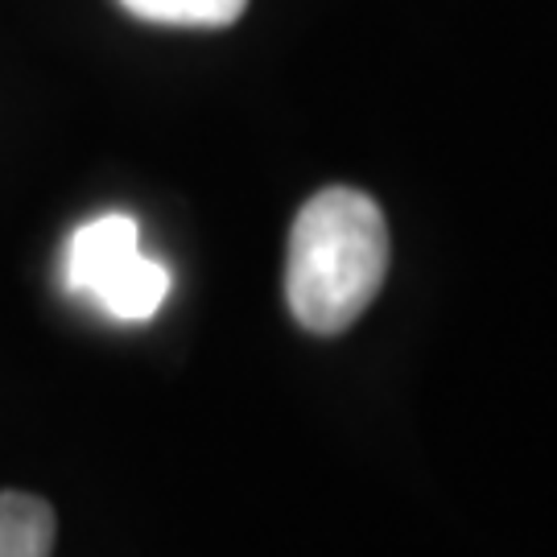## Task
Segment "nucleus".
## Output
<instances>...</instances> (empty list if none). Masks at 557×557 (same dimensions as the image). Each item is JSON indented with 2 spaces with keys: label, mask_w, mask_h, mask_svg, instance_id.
Masks as SVG:
<instances>
[{
  "label": "nucleus",
  "mask_w": 557,
  "mask_h": 557,
  "mask_svg": "<svg viewBox=\"0 0 557 557\" xmlns=\"http://www.w3.org/2000/svg\"><path fill=\"white\" fill-rule=\"evenodd\" d=\"M170 298V269L161 260L133 252L120 264L112 277L96 289V306H103L120 322H145L161 310V301Z\"/></svg>",
  "instance_id": "7ed1b4c3"
},
{
  "label": "nucleus",
  "mask_w": 557,
  "mask_h": 557,
  "mask_svg": "<svg viewBox=\"0 0 557 557\" xmlns=\"http://www.w3.org/2000/svg\"><path fill=\"white\" fill-rule=\"evenodd\" d=\"M388 273V223L376 199L326 186L289 232L285 301L310 335H343L372 306Z\"/></svg>",
  "instance_id": "f257e3e1"
},
{
  "label": "nucleus",
  "mask_w": 557,
  "mask_h": 557,
  "mask_svg": "<svg viewBox=\"0 0 557 557\" xmlns=\"http://www.w3.org/2000/svg\"><path fill=\"white\" fill-rule=\"evenodd\" d=\"M140 252V227L133 215H100L87 220L66 244V260H62V281L71 294L79 298H96L103 281L116 273L124 260Z\"/></svg>",
  "instance_id": "f03ea898"
},
{
  "label": "nucleus",
  "mask_w": 557,
  "mask_h": 557,
  "mask_svg": "<svg viewBox=\"0 0 557 557\" xmlns=\"http://www.w3.org/2000/svg\"><path fill=\"white\" fill-rule=\"evenodd\" d=\"M54 508L41 496L0 492V557H50Z\"/></svg>",
  "instance_id": "20e7f679"
},
{
  "label": "nucleus",
  "mask_w": 557,
  "mask_h": 557,
  "mask_svg": "<svg viewBox=\"0 0 557 557\" xmlns=\"http://www.w3.org/2000/svg\"><path fill=\"white\" fill-rule=\"evenodd\" d=\"M133 17L186 29H223L244 17L248 0H120Z\"/></svg>",
  "instance_id": "39448f33"
}]
</instances>
